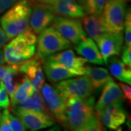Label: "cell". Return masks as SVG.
<instances>
[{
    "instance_id": "obj_1",
    "label": "cell",
    "mask_w": 131,
    "mask_h": 131,
    "mask_svg": "<svg viewBox=\"0 0 131 131\" xmlns=\"http://www.w3.org/2000/svg\"><path fill=\"white\" fill-rule=\"evenodd\" d=\"M66 127L74 131L103 130V124L94 112L95 98L72 97L64 101Z\"/></svg>"
},
{
    "instance_id": "obj_2",
    "label": "cell",
    "mask_w": 131,
    "mask_h": 131,
    "mask_svg": "<svg viewBox=\"0 0 131 131\" xmlns=\"http://www.w3.org/2000/svg\"><path fill=\"white\" fill-rule=\"evenodd\" d=\"M37 41L36 34L28 28L15 37L4 47L5 62L9 65H19L31 58L35 53Z\"/></svg>"
},
{
    "instance_id": "obj_3",
    "label": "cell",
    "mask_w": 131,
    "mask_h": 131,
    "mask_svg": "<svg viewBox=\"0 0 131 131\" xmlns=\"http://www.w3.org/2000/svg\"><path fill=\"white\" fill-rule=\"evenodd\" d=\"M31 9L32 5L29 0H19L2 16L0 24L9 39L28 28Z\"/></svg>"
},
{
    "instance_id": "obj_4",
    "label": "cell",
    "mask_w": 131,
    "mask_h": 131,
    "mask_svg": "<svg viewBox=\"0 0 131 131\" xmlns=\"http://www.w3.org/2000/svg\"><path fill=\"white\" fill-rule=\"evenodd\" d=\"M37 42V57L40 60H45L52 54L69 49L71 46V42L52 26L47 27L39 33Z\"/></svg>"
},
{
    "instance_id": "obj_5",
    "label": "cell",
    "mask_w": 131,
    "mask_h": 131,
    "mask_svg": "<svg viewBox=\"0 0 131 131\" xmlns=\"http://www.w3.org/2000/svg\"><path fill=\"white\" fill-rule=\"evenodd\" d=\"M63 101L72 98H88L93 95V88L87 76L66 79L58 82L54 87Z\"/></svg>"
},
{
    "instance_id": "obj_6",
    "label": "cell",
    "mask_w": 131,
    "mask_h": 131,
    "mask_svg": "<svg viewBox=\"0 0 131 131\" xmlns=\"http://www.w3.org/2000/svg\"><path fill=\"white\" fill-rule=\"evenodd\" d=\"M125 13V0H106L101 15L110 32L123 33Z\"/></svg>"
},
{
    "instance_id": "obj_7",
    "label": "cell",
    "mask_w": 131,
    "mask_h": 131,
    "mask_svg": "<svg viewBox=\"0 0 131 131\" xmlns=\"http://www.w3.org/2000/svg\"><path fill=\"white\" fill-rule=\"evenodd\" d=\"M45 62L51 65L59 66L69 70L77 76L84 75L87 61L82 57H77L71 50H62L61 52L54 53L45 59Z\"/></svg>"
},
{
    "instance_id": "obj_8",
    "label": "cell",
    "mask_w": 131,
    "mask_h": 131,
    "mask_svg": "<svg viewBox=\"0 0 131 131\" xmlns=\"http://www.w3.org/2000/svg\"><path fill=\"white\" fill-rule=\"evenodd\" d=\"M52 22V27L74 45L86 37V33L80 20L59 16L55 17Z\"/></svg>"
},
{
    "instance_id": "obj_9",
    "label": "cell",
    "mask_w": 131,
    "mask_h": 131,
    "mask_svg": "<svg viewBox=\"0 0 131 131\" xmlns=\"http://www.w3.org/2000/svg\"><path fill=\"white\" fill-rule=\"evenodd\" d=\"M42 96L49 113L66 127V105L57 90L49 84H44L41 88Z\"/></svg>"
},
{
    "instance_id": "obj_10",
    "label": "cell",
    "mask_w": 131,
    "mask_h": 131,
    "mask_svg": "<svg viewBox=\"0 0 131 131\" xmlns=\"http://www.w3.org/2000/svg\"><path fill=\"white\" fill-rule=\"evenodd\" d=\"M13 113L22 121L26 128L30 130H39L55 125V121L49 114L21 109L14 106Z\"/></svg>"
},
{
    "instance_id": "obj_11",
    "label": "cell",
    "mask_w": 131,
    "mask_h": 131,
    "mask_svg": "<svg viewBox=\"0 0 131 131\" xmlns=\"http://www.w3.org/2000/svg\"><path fill=\"white\" fill-rule=\"evenodd\" d=\"M95 42L103 57L105 64H107L109 58L119 56L122 50L123 34L106 32L98 37Z\"/></svg>"
},
{
    "instance_id": "obj_12",
    "label": "cell",
    "mask_w": 131,
    "mask_h": 131,
    "mask_svg": "<svg viewBox=\"0 0 131 131\" xmlns=\"http://www.w3.org/2000/svg\"><path fill=\"white\" fill-rule=\"evenodd\" d=\"M56 17L46 5H34L29 18L30 28L35 34H39L52 23Z\"/></svg>"
},
{
    "instance_id": "obj_13",
    "label": "cell",
    "mask_w": 131,
    "mask_h": 131,
    "mask_svg": "<svg viewBox=\"0 0 131 131\" xmlns=\"http://www.w3.org/2000/svg\"><path fill=\"white\" fill-rule=\"evenodd\" d=\"M19 71L26 75L29 81L37 92H39L45 84V74L41 66L40 59L30 58L19 64Z\"/></svg>"
},
{
    "instance_id": "obj_14",
    "label": "cell",
    "mask_w": 131,
    "mask_h": 131,
    "mask_svg": "<svg viewBox=\"0 0 131 131\" xmlns=\"http://www.w3.org/2000/svg\"><path fill=\"white\" fill-rule=\"evenodd\" d=\"M47 6L54 14L63 17L80 18L86 15L77 0H58Z\"/></svg>"
},
{
    "instance_id": "obj_15",
    "label": "cell",
    "mask_w": 131,
    "mask_h": 131,
    "mask_svg": "<svg viewBox=\"0 0 131 131\" xmlns=\"http://www.w3.org/2000/svg\"><path fill=\"white\" fill-rule=\"evenodd\" d=\"M76 52L87 61L96 65H103V57L99 50L98 45L90 37L83 39L81 42L77 44L75 47Z\"/></svg>"
},
{
    "instance_id": "obj_16",
    "label": "cell",
    "mask_w": 131,
    "mask_h": 131,
    "mask_svg": "<svg viewBox=\"0 0 131 131\" xmlns=\"http://www.w3.org/2000/svg\"><path fill=\"white\" fill-rule=\"evenodd\" d=\"M123 94L119 85L113 81L108 82L103 86V91L95 106L96 112L103 109L106 106L117 101H122Z\"/></svg>"
},
{
    "instance_id": "obj_17",
    "label": "cell",
    "mask_w": 131,
    "mask_h": 131,
    "mask_svg": "<svg viewBox=\"0 0 131 131\" xmlns=\"http://www.w3.org/2000/svg\"><path fill=\"white\" fill-rule=\"evenodd\" d=\"M82 18V24L84 26L85 33L95 41L101 34L110 32L103 22L101 15H85Z\"/></svg>"
},
{
    "instance_id": "obj_18",
    "label": "cell",
    "mask_w": 131,
    "mask_h": 131,
    "mask_svg": "<svg viewBox=\"0 0 131 131\" xmlns=\"http://www.w3.org/2000/svg\"><path fill=\"white\" fill-rule=\"evenodd\" d=\"M84 74L89 79L93 88L95 90L101 89L105 84L113 81L109 72L104 68L85 66Z\"/></svg>"
},
{
    "instance_id": "obj_19",
    "label": "cell",
    "mask_w": 131,
    "mask_h": 131,
    "mask_svg": "<svg viewBox=\"0 0 131 131\" xmlns=\"http://www.w3.org/2000/svg\"><path fill=\"white\" fill-rule=\"evenodd\" d=\"M111 74L120 82L131 84V67L118 59L117 57L112 56L108 58L107 64Z\"/></svg>"
},
{
    "instance_id": "obj_20",
    "label": "cell",
    "mask_w": 131,
    "mask_h": 131,
    "mask_svg": "<svg viewBox=\"0 0 131 131\" xmlns=\"http://www.w3.org/2000/svg\"><path fill=\"white\" fill-rule=\"evenodd\" d=\"M43 69L48 80L51 82H58L61 80L77 77L74 73L63 67L51 65L46 62L44 63Z\"/></svg>"
},
{
    "instance_id": "obj_21",
    "label": "cell",
    "mask_w": 131,
    "mask_h": 131,
    "mask_svg": "<svg viewBox=\"0 0 131 131\" xmlns=\"http://www.w3.org/2000/svg\"><path fill=\"white\" fill-rule=\"evenodd\" d=\"M96 114L101 123L111 130H117L126 120L125 111L115 114H108L103 109L96 112Z\"/></svg>"
},
{
    "instance_id": "obj_22",
    "label": "cell",
    "mask_w": 131,
    "mask_h": 131,
    "mask_svg": "<svg viewBox=\"0 0 131 131\" xmlns=\"http://www.w3.org/2000/svg\"><path fill=\"white\" fill-rule=\"evenodd\" d=\"M35 91L36 90L34 88L31 82L27 78V77L25 76L22 81L18 82L14 93L10 96L12 105L13 106H17L28 96L32 95Z\"/></svg>"
},
{
    "instance_id": "obj_23",
    "label": "cell",
    "mask_w": 131,
    "mask_h": 131,
    "mask_svg": "<svg viewBox=\"0 0 131 131\" xmlns=\"http://www.w3.org/2000/svg\"><path fill=\"white\" fill-rule=\"evenodd\" d=\"M15 107H18L21 109H25V110L37 111V112L49 114L42 96L39 93V92L37 91H35L32 95L26 98L21 103L15 106Z\"/></svg>"
},
{
    "instance_id": "obj_24",
    "label": "cell",
    "mask_w": 131,
    "mask_h": 131,
    "mask_svg": "<svg viewBox=\"0 0 131 131\" xmlns=\"http://www.w3.org/2000/svg\"><path fill=\"white\" fill-rule=\"evenodd\" d=\"M86 15H101L106 0H77Z\"/></svg>"
},
{
    "instance_id": "obj_25",
    "label": "cell",
    "mask_w": 131,
    "mask_h": 131,
    "mask_svg": "<svg viewBox=\"0 0 131 131\" xmlns=\"http://www.w3.org/2000/svg\"><path fill=\"white\" fill-rule=\"evenodd\" d=\"M19 65H10V68L8 71L4 76L2 82L5 85V89L7 90V93L11 96L15 90L16 88L18 82L16 81V76L18 73Z\"/></svg>"
},
{
    "instance_id": "obj_26",
    "label": "cell",
    "mask_w": 131,
    "mask_h": 131,
    "mask_svg": "<svg viewBox=\"0 0 131 131\" xmlns=\"http://www.w3.org/2000/svg\"><path fill=\"white\" fill-rule=\"evenodd\" d=\"M5 114L7 119V121L9 122L10 127L12 128L13 131H24L26 130V127H25L24 123L19 119L18 117H15L11 113H9V110L7 108H5Z\"/></svg>"
},
{
    "instance_id": "obj_27",
    "label": "cell",
    "mask_w": 131,
    "mask_h": 131,
    "mask_svg": "<svg viewBox=\"0 0 131 131\" xmlns=\"http://www.w3.org/2000/svg\"><path fill=\"white\" fill-rule=\"evenodd\" d=\"M124 20V26H125V46L131 47V13L130 9H127L125 16Z\"/></svg>"
},
{
    "instance_id": "obj_28",
    "label": "cell",
    "mask_w": 131,
    "mask_h": 131,
    "mask_svg": "<svg viewBox=\"0 0 131 131\" xmlns=\"http://www.w3.org/2000/svg\"><path fill=\"white\" fill-rule=\"evenodd\" d=\"M9 94L5 89V85L2 82H0V108H7L9 106Z\"/></svg>"
},
{
    "instance_id": "obj_29",
    "label": "cell",
    "mask_w": 131,
    "mask_h": 131,
    "mask_svg": "<svg viewBox=\"0 0 131 131\" xmlns=\"http://www.w3.org/2000/svg\"><path fill=\"white\" fill-rule=\"evenodd\" d=\"M122 61L123 63L131 67V47H123L122 55Z\"/></svg>"
},
{
    "instance_id": "obj_30",
    "label": "cell",
    "mask_w": 131,
    "mask_h": 131,
    "mask_svg": "<svg viewBox=\"0 0 131 131\" xmlns=\"http://www.w3.org/2000/svg\"><path fill=\"white\" fill-rule=\"evenodd\" d=\"M119 88L122 91L123 94V97L125 98L129 101V103H130L131 101V88L130 85L128 84H123V83H119L118 84Z\"/></svg>"
},
{
    "instance_id": "obj_31",
    "label": "cell",
    "mask_w": 131,
    "mask_h": 131,
    "mask_svg": "<svg viewBox=\"0 0 131 131\" xmlns=\"http://www.w3.org/2000/svg\"><path fill=\"white\" fill-rule=\"evenodd\" d=\"M11 130H12V128L9 126V122L7 121L5 111H3V112L1 115V119H0V131Z\"/></svg>"
},
{
    "instance_id": "obj_32",
    "label": "cell",
    "mask_w": 131,
    "mask_h": 131,
    "mask_svg": "<svg viewBox=\"0 0 131 131\" xmlns=\"http://www.w3.org/2000/svg\"><path fill=\"white\" fill-rule=\"evenodd\" d=\"M18 0H0V14L12 7Z\"/></svg>"
},
{
    "instance_id": "obj_33",
    "label": "cell",
    "mask_w": 131,
    "mask_h": 131,
    "mask_svg": "<svg viewBox=\"0 0 131 131\" xmlns=\"http://www.w3.org/2000/svg\"><path fill=\"white\" fill-rule=\"evenodd\" d=\"M9 40V38L7 36L4 30L0 26V49L4 47Z\"/></svg>"
},
{
    "instance_id": "obj_34",
    "label": "cell",
    "mask_w": 131,
    "mask_h": 131,
    "mask_svg": "<svg viewBox=\"0 0 131 131\" xmlns=\"http://www.w3.org/2000/svg\"><path fill=\"white\" fill-rule=\"evenodd\" d=\"M10 68V65L9 66H3L0 65V80L3 79L4 76L6 74V73L8 71V70Z\"/></svg>"
},
{
    "instance_id": "obj_35",
    "label": "cell",
    "mask_w": 131,
    "mask_h": 131,
    "mask_svg": "<svg viewBox=\"0 0 131 131\" xmlns=\"http://www.w3.org/2000/svg\"><path fill=\"white\" fill-rule=\"evenodd\" d=\"M36 2H37L39 4H41V5H52L55 2H56L58 0H34Z\"/></svg>"
},
{
    "instance_id": "obj_36",
    "label": "cell",
    "mask_w": 131,
    "mask_h": 131,
    "mask_svg": "<svg viewBox=\"0 0 131 131\" xmlns=\"http://www.w3.org/2000/svg\"><path fill=\"white\" fill-rule=\"evenodd\" d=\"M5 63V57H4V51L0 49V65H4Z\"/></svg>"
},
{
    "instance_id": "obj_37",
    "label": "cell",
    "mask_w": 131,
    "mask_h": 131,
    "mask_svg": "<svg viewBox=\"0 0 131 131\" xmlns=\"http://www.w3.org/2000/svg\"><path fill=\"white\" fill-rule=\"evenodd\" d=\"M1 115H2V114H1V112H0V119H1Z\"/></svg>"
},
{
    "instance_id": "obj_38",
    "label": "cell",
    "mask_w": 131,
    "mask_h": 131,
    "mask_svg": "<svg viewBox=\"0 0 131 131\" xmlns=\"http://www.w3.org/2000/svg\"><path fill=\"white\" fill-rule=\"evenodd\" d=\"M125 1H126V2H127V1H128V0H125Z\"/></svg>"
}]
</instances>
